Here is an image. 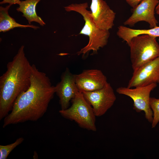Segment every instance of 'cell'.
<instances>
[{"label":"cell","mask_w":159,"mask_h":159,"mask_svg":"<svg viewBox=\"0 0 159 159\" xmlns=\"http://www.w3.org/2000/svg\"><path fill=\"white\" fill-rule=\"evenodd\" d=\"M30 85L15 101L12 110L4 120L3 127L28 121H36L47 111L55 93L54 86L44 72L32 65Z\"/></svg>","instance_id":"1"},{"label":"cell","mask_w":159,"mask_h":159,"mask_svg":"<svg viewBox=\"0 0 159 159\" xmlns=\"http://www.w3.org/2000/svg\"><path fill=\"white\" fill-rule=\"evenodd\" d=\"M24 48L21 47L0 77V120L11 111L17 97L30 85L32 65L25 56Z\"/></svg>","instance_id":"2"},{"label":"cell","mask_w":159,"mask_h":159,"mask_svg":"<svg viewBox=\"0 0 159 159\" xmlns=\"http://www.w3.org/2000/svg\"><path fill=\"white\" fill-rule=\"evenodd\" d=\"M87 2L72 4L64 7L67 12L74 11L80 14L85 21V25L79 34L87 36L89 42L87 44L78 51L77 55L84 56L90 51L97 52L100 48L103 47L107 43L110 35L109 30L102 29L98 27L92 20L90 11L87 10Z\"/></svg>","instance_id":"3"},{"label":"cell","mask_w":159,"mask_h":159,"mask_svg":"<svg viewBox=\"0 0 159 159\" xmlns=\"http://www.w3.org/2000/svg\"><path fill=\"white\" fill-rule=\"evenodd\" d=\"M128 45L133 71L159 57V44L156 37L146 34L138 35Z\"/></svg>","instance_id":"4"},{"label":"cell","mask_w":159,"mask_h":159,"mask_svg":"<svg viewBox=\"0 0 159 159\" xmlns=\"http://www.w3.org/2000/svg\"><path fill=\"white\" fill-rule=\"evenodd\" d=\"M72 100V104L69 107L59 111L60 115L65 118L74 121L81 128L96 131V116L83 93L79 92Z\"/></svg>","instance_id":"5"},{"label":"cell","mask_w":159,"mask_h":159,"mask_svg":"<svg viewBox=\"0 0 159 159\" xmlns=\"http://www.w3.org/2000/svg\"><path fill=\"white\" fill-rule=\"evenodd\" d=\"M157 85V84L153 83L133 89L127 87H121L117 89L116 92L119 94L125 95L132 99L133 102V109L137 112L144 111L145 118L150 123H152L153 113L150 104V95Z\"/></svg>","instance_id":"6"},{"label":"cell","mask_w":159,"mask_h":159,"mask_svg":"<svg viewBox=\"0 0 159 159\" xmlns=\"http://www.w3.org/2000/svg\"><path fill=\"white\" fill-rule=\"evenodd\" d=\"M82 93L92 106L96 117L104 115L112 106L116 99L113 89L108 82L100 89Z\"/></svg>","instance_id":"7"},{"label":"cell","mask_w":159,"mask_h":159,"mask_svg":"<svg viewBox=\"0 0 159 159\" xmlns=\"http://www.w3.org/2000/svg\"><path fill=\"white\" fill-rule=\"evenodd\" d=\"M159 83V57L133 70L127 87L144 86Z\"/></svg>","instance_id":"8"},{"label":"cell","mask_w":159,"mask_h":159,"mask_svg":"<svg viewBox=\"0 0 159 159\" xmlns=\"http://www.w3.org/2000/svg\"><path fill=\"white\" fill-rule=\"evenodd\" d=\"M159 0H143L136 7L132 9V14L123 23L125 25L130 26L141 21L148 23L150 28L157 26L158 21L155 11Z\"/></svg>","instance_id":"9"},{"label":"cell","mask_w":159,"mask_h":159,"mask_svg":"<svg viewBox=\"0 0 159 159\" xmlns=\"http://www.w3.org/2000/svg\"><path fill=\"white\" fill-rule=\"evenodd\" d=\"M54 87L55 93L59 99L61 110L68 108L70 101L80 92L75 83L74 74L68 68L62 74L60 82Z\"/></svg>","instance_id":"10"},{"label":"cell","mask_w":159,"mask_h":159,"mask_svg":"<svg viewBox=\"0 0 159 159\" xmlns=\"http://www.w3.org/2000/svg\"><path fill=\"white\" fill-rule=\"evenodd\" d=\"M75 83L79 91L89 92L100 89L107 82L106 76L100 70L87 69L74 74Z\"/></svg>","instance_id":"11"},{"label":"cell","mask_w":159,"mask_h":159,"mask_svg":"<svg viewBox=\"0 0 159 159\" xmlns=\"http://www.w3.org/2000/svg\"><path fill=\"white\" fill-rule=\"evenodd\" d=\"M90 15L93 21L101 29L109 30L114 25L116 13L103 0H91Z\"/></svg>","instance_id":"12"},{"label":"cell","mask_w":159,"mask_h":159,"mask_svg":"<svg viewBox=\"0 0 159 159\" xmlns=\"http://www.w3.org/2000/svg\"><path fill=\"white\" fill-rule=\"evenodd\" d=\"M118 36L128 44L134 37L140 35H148L155 37H159V26L149 29H134L121 25L118 27L117 32Z\"/></svg>","instance_id":"13"},{"label":"cell","mask_w":159,"mask_h":159,"mask_svg":"<svg viewBox=\"0 0 159 159\" xmlns=\"http://www.w3.org/2000/svg\"><path fill=\"white\" fill-rule=\"evenodd\" d=\"M41 0H25L21 1L19 6L16 9L18 11L21 12L22 16L24 17L30 24L32 21L39 24L42 26L45 24L42 19L38 16L36 12V7L37 4Z\"/></svg>","instance_id":"14"},{"label":"cell","mask_w":159,"mask_h":159,"mask_svg":"<svg viewBox=\"0 0 159 159\" xmlns=\"http://www.w3.org/2000/svg\"><path fill=\"white\" fill-rule=\"evenodd\" d=\"M11 5L9 4L5 7L0 6V32H6L16 27H30L35 29L39 28L38 26L33 25H22L17 22L9 15L8 10Z\"/></svg>","instance_id":"15"},{"label":"cell","mask_w":159,"mask_h":159,"mask_svg":"<svg viewBox=\"0 0 159 159\" xmlns=\"http://www.w3.org/2000/svg\"><path fill=\"white\" fill-rule=\"evenodd\" d=\"M24 140V138L20 137L11 144L5 145H0V159H6L11 152Z\"/></svg>","instance_id":"16"},{"label":"cell","mask_w":159,"mask_h":159,"mask_svg":"<svg viewBox=\"0 0 159 159\" xmlns=\"http://www.w3.org/2000/svg\"><path fill=\"white\" fill-rule=\"evenodd\" d=\"M150 104L153 113L152 128H154L159 122V98L150 97Z\"/></svg>","instance_id":"17"},{"label":"cell","mask_w":159,"mask_h":159,"mask_svg":"<svg viewBox=\"0 0 159 159\" xmlns=\"http://www.w3.org/2000/svg\"><path fill=\"white\" fill-rule=\"evenodd\" d=\"M143 0H125L126 2L132 8L136 7Z\"/></svg>","instance_id":"18"},{"label":"cell","mask_w":159,"mask_h":159,"mask_svg":"<svg viewBox=\"0 0 159 159\" xmlns=\"http://www.w3.org/2000/svg\"><path fill=\"white\" fill-rule=\"evenodd\" d=\"M21 1L20 0H3L0 2V4L8 3L11 5L14 4H19Z\"/></svg>","instance_id":"19"},{"label":"cell","mask_w":159,"mask_h":159,"mask_svg":"<svg viewBox=\"0 0 159 159\" xmlns=\"http://www.w3.org/2000/svg\"><path fill=\"white\" fill-rule=\"evenodd\" d=\"M38 155L36 151H34V155L33 156V158L34 159H36L37 158H38Z\"/></svg>","instance_id":"20"},{"label":"cell","mask_w":159,"mask_h":159,"mask_svg":"<svg viewBox=\"0 0 159 159\" xmlns=\"http://www.w3.org/2000/svg\"><path fill=\"white\" fill-rule=\"evenodd\" d=\"M156 13L159 15V9L155 10Z\"/></svg>","instance_id":"21"},{"label":"cell","mask_w":159,"mask_h":159,"mask_svg":"<svg viewBox=\"0 0 159 159\" xmlns=\"http://www.w3.org/2000/svg\"><path fill=\"white\" fill-rule=\"evenodd\" d=\"M159 9V2L158 3V5L156 7V8H155V10L158 9Z\"/></svg>","instance_id":"22"}]
</instances>
